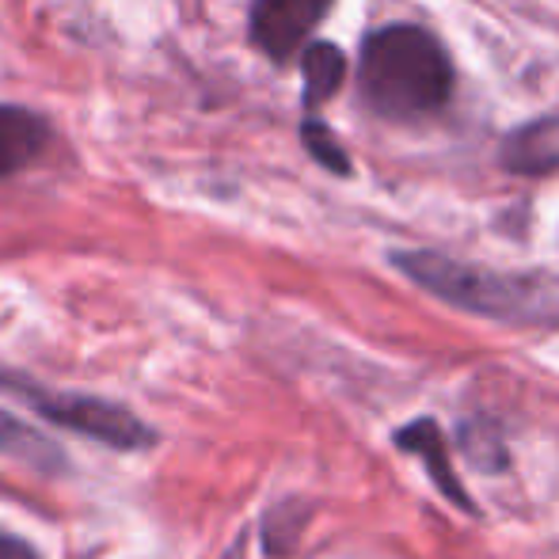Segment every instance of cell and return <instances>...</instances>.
<instances>
[{
  "instance_id": "cell-1",
  "label": "cell",
  "mask_w": 559,
  "mask_h": 559,
  "mask_svg": "<svg viewBox=\"0 0 559 559\" xmlns=\"http://www.w3.org/2000/svg\"><path fill=\"white\" fill-rule=\"evenodd\" d=\"M358 88L369 111L389 122H415L442 111L453 96L445 46L415 23H389L361 43Z\"/></svg>"
},
{
  "instance_id": "cell-2",
  "label": "cell",
  "mask_w": 559,
  "mask_h": 559,
  "mask_svg": "<svg viewBox=\"0 0 559 559\" xmlns=\"http://www.w3.org/2000/svg\"><path fill=\"white\" fill-rule=\"evenodd\" d=\"M392 263L412 282H419L427 294L442 297L453 309L476 312V317H495V320L540 317V294L530 278L472 266L461 263V259L438 255V251H396Z\"/></svg>"
},
{
  "instance_id": "cell-3",
  "label": "cell",
  "mask_w": 559,
  "mask_h": 559,
  "mask_svg": "<svg viewBox=\"0 0 559 559\" xmlns=\"http://www.w3.org/2000/svg\"><path fill=\"white\" fill-rule=\"evenodd\" d=\"M0 392L27 400V404L35 407L46 423H53V427H66V430H73V435L104 442L111 449H145L156 442V435L138 415L111 404V400L76 396V392H50V389H43V384L27 381V377L8 373V369H0Z\"/></svg>"
},
{
  "instance_id": "cell-4",
  "label": "cell",
  "mask_w": 559,
  "mask_h": 559,
  "mask_svg": "<svg viewBox=\"0 0 559 559\" xmlns=\"http://www.w3.org/2000/svg\"><path fill=\"white\" fill-rule=\"evenodd\" d=\"M335 0H251V43L271 61H289L332 12Z\"/></svg>"
},
{
  "instance_id": "cell-5",
  "label": "cell",
  "mask_w": 559,
  "mask_h": 559,
  "mask_svg": "<svg viewBox=\"0 0 559 559\" xmlns=\"http://www.w3.org/2000/svg\"><path fill=\"white\" fill-rule=\"evenodd\" d=\"M50 141V126L27 107H0V176L27 168Z\"/></svg>"
},
{
  "instance_id": "cell-6",
  "label": "cell",
  "mask_w": 559,
  "mask_h": 559,
  "mask_svg": "<svg viewBox=\"0 0 559 559\" xmlns=\"http://www.w3.org/2000/svg\"><path fill=\"white\" fill-rule=\"evenodd\" d=\"M396 445L427 461L430 476H435V484L445 491V499H449V502H456V507L472 510V502L464 499L461 479L453 476V464H449V453H445V435L438 430V423H435V419H419V423H407V427H400Z\"/></svg>"
},
{
  "instance_id": "cell-7",
  "label": "cell",
  "mask_w": 559,
  "mask_h": 559,
  "mask_svg": "<svg viewBox=\"0 0 559 559\" xmlns=\"http://www.w3.org/2000/svg\"><path fill=\"white\" fill-rule=\"evenodd\" d=\"M559 130L556 118H545V122H530L525 130H518L514 138L502 148V160L514 171H525V176H540V171L559 168V141H552V133Z\"/></svg>"
},
{
  "instance_id": "cell-8",
  "label": "cell",
  "mask_w": 559,
  "mask_h": 559,
  "mask_svg": "<svg viewBox=\"0 0 559 559\" xmlns=\"http://www.w3.org/2000/svg\"><path fill=\"white\" fill-rule=\"evenodd\" d=\"M301 76H305V107H320L332 99L346 76V58L335 43H312L301 53Z\"/></svg>"
},
{
  "instance_id": "cell-9",
  "label": "cell",
  "mask_w": 559,
  "mask_h": 559,
  "mask_svg": "<svg viewBox=\"0 0 559 559\" xmlns=\"http://www.w3.org/2000/svg\"><path fill=\"white\" fill-rule=\"evenodd\" d=\"M0 453L15 456L23 464H35V468H58L61 464V449L53 442H46L43 435H35L31 427H23L15 415L0 412Z\"/></svg>"
},
{
  "instance_id": "cell-10",
  "label": "cell",
  "mask_w": 559,
  "mask_h": 559,
  "mask_svg": "<svg viewBox=\"0 0 559 559\" xmlns=\"http://www.w3.org/2000/svg\"><path fill=\"white\" fill-rule=\"evenodd\" d=\"M301 138H305V148L312 153V160H320L328 171H335V176H350V156L343 153L338 138L328 130L324 122H317V118H305Z\"/></svg>"
},
{
  "instance_id": "cell-11",
  "label": "cell",
  "mask_w": 559,
  "mask_h": 559,
  "mask_svg": "<svg viewBox=\"0 0 559 559\" xmlns=\"http://www.w3.org/2000/svg\"><path fill=\"white\" fill-rule=\"evenodd\" d=\"M0 559H38V552L27 545V540L8 537V533H0Z\"/></svg>"
},
{
  "instance_id": "cell-12",
  "label": "cell",
  "mask_w": 559,
  "mask_h": 559,
  "mask_svg": "<svg viewBox=\"0 0 559 559\" xmlns=\"http://www.w3.org/2000/svg\"><path fill=\"white\" fill-rule=\"evenodd\" d=\"M228 559H240V548H236V552H228Z\"/></svg>"
}]
</instances>
